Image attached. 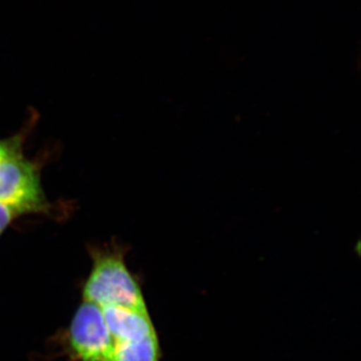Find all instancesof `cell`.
<instances>
[{"label": "cell", "instance_id": "6da1fadb", "mask_svg": "<svg viewBox=\"0 0 361 361\" xmlns=\"http://www.w3.org/2000/svg\"><path fill=\"white\" fill-rule=\"evenodd\" d=\"M94 266L84 287V301L101 308L148 311L137 280L118 251L94 252Z\"/></svg>", "mask_w": 361, "mask_h": 361}, {"label": "cell", "instance_id": "7a4b0ae2", "mask_svg": "<svg viewBox=\"0 0 361 361\" xmlns=\"http://www.w3.org/2000/svg\"><path fill=\"white\" fill-rule=\"evenodd\" d=\"M0 203L20 214L39 212L45 207L37 168L21 153L0 164Z\"/></svg>", "mask_w": 361, "mask_h": 361}, {"label": "cell", "instance_id": "3957f363", "mask_svg": "<svg viewBox=\"0 0 361 361\" xmlns=\"http://www.w3.org/2000/svg\"><path fill=\"white\" fill-rule=\"evenodd\" d=\"M70 344L82 361H115V341L101 307L84 301L73 316Z\"/></svg>", "mask_w": 361, "mask_h": 361}, {"label": "cell", "instance_id": "277c9868", "mask_svg": "<svg viewBox=\"0 0 361 361\" xmlns=\"http://www.w3.org/2000/svg\"><path fill=\"white\" fill-rule=\"evenodd\" d=\"M102 310L115 343L140 341L156 334L148 311L122 307H106Z\"/></svg>", "mask_w": 361, "mask_h": 361}, {"label": "cell", "instance_id": "5b68a950", "mask_svg": "<svg viewBox=\"0 0 361 361\" xmlns=\"http://www.w3.org/2000/svg\"><path fill=\"white\" fill-rule=\"evenodd\" d=\"M115 345V361H160V345L156 334Z\"/></svg>", "mask_w": 361, "mask_h": 361}, {"label": "cell", "instance_id": "8992f818", "mask_svg": "<svg viewBox=\"0 0 361 361\" xmlns=\"http://www.w3.org/2000/svg\"><path fill=\"white\" fill-rule=\"evenodd\" d=\"M20 215L16 209L13 207L0 203V235L6 229L7 226L13 222L14 218Z\"/></svg>", "mask_w": 361, "mask_h": 361}, {"label": "cell", "instance_id": "52a82bcc", "mask_svg": "<svg viewBox=\"0 0 361 361\" xmlns=\"http://www.w3.org/2000/svg\"><path fill=\"white\" fill-rule=\"evenodd\" d=\"M21 153L20 144L16 140L0 142V164Z\"/></svg>", "mask_w": 361, "mask_h": 361}]
</instances>
